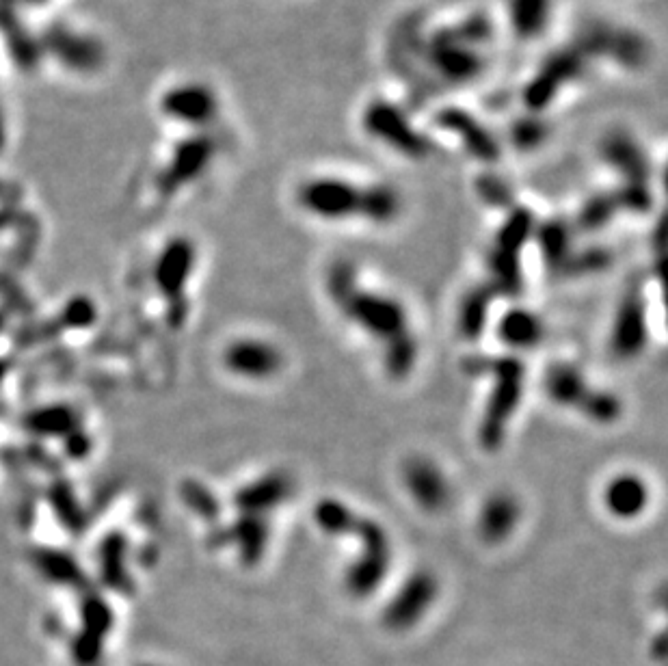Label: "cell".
Returning <instances> with one entry per match:
<instances>
[{
	"label": "cell",
	"mask_w": 668,
	"mask_h": 666,
	"mask_svg": "<svg viewBox=\"0 0 668 666\" xmlns=\"http://www.w3.org/2000/svg\"><path fill=\"white\" fill-rule=\"evenodd\" d=\"M292 478L286 472H269L238 491L236 504L243 513L269 517L292 496Z\"/></svg>",
	"instance_id": "13"
},
{
	"label": "cell",
	"mask_w": 668,
	"mask_h": 666,
	"mask_svg": "<svg viewBox=\"0 0 668 666\" xmlns=\"http://www.w3.org/2000/svg\"><path fill=\"white\" fill-rule=\"evenodd\" d=\"M297 204L305 215L327 223L390 225L403 212V197L394 186L359 184L338 176H316L301 182Z\"/></svg>",
	"instance_id": "3"
},
{
	"label": "cell",
	"mask_w": 668,
	"mask_h": 666,
	"mask_svg": "<svg viewBox=\"0 0 668 666\" xmlns=\"http://www.w3.org/2000/svg\"><path fill=\"white\" fill-rule=\"evenodd\" d=\"M467 368L493 377V390L480 426V444L496 450L504 442L506 424L515 416L524 392V364L515 357H474Z\"/></svg>",
	"instance_id": "4"
},
{
	"label": "cell",
	"mask_w": 668,
	"mask_h": 666,
	"mask_svg": "<svg viewBox=\"0 0 668 666\" xmlns=\"http://www.w3.org/2000/svg\"><path fill=\"white\" fill-rule=\"evenodd\" d=\"M500 340L511 349H532L543 340L545 325L541 318L524 308H515L502 316L498 325Z\"/></svg>",
	"instance_id": "15"
},
{
	"label": "cell",
	"mask_w": 668,
	"mask_h": 666,
	"mask_svg": "<svg viewBox=\"0 0 668 666\" xmlns=\"http://www.w3.org/2000/svg\"><path fill=\"white\" fill-rule=\"evenodd\" d=\"M554 0H506L511 31L517 39H539L552 22Z\"/></svg>",
	"instance_id": "14"
},
{
	"label": "cell",
	"mask_w": 668,
	"mask_h": 666,
	"mask_svg": "<svg viewBox=\"0 0 668 666\" xmlns=\"http://www.w3.org/2000/svg\"><path fill=\"white\" fill-rule=\"evenodd\" d=\"M437 597H439V580L433 571L429 569L411 571L383 606L381 612L383 628L394 634L411 632L433 610Z\"/></svg>",
	"instance_id": "6"
},
{
	"label": "cell",
	"mask_w": 668,
	"mask_h": 666,
	"mask_svg": "<svg viewBox=\"0 0 668 666\" xmlns=\"http://www.w3.org/2000/svg\"><path fill=\"white\" fill-rule=\"evenodd\" d=\"M543 388L552 403L576 409L595 424H614L621 418L623 405L619 398L606 390H595V385L586 381L584 372L571 364L547 368Z\"/></svg>",
	"instance_id": "5"
},
{
	"label": "cell",
	"mask_w": 668,
	"mask_h": 666,
	"mask_svg": "<svg viewBox=\"0 0 668 666\" xmlns=\"http://www.w3.org/2000/svg\"><path fill=\"white\" fill-rule=\"evenodd\" d=\"M521 519V502L511 491H493L480 504L476 517V530L483 543L500 545L509 539Z\"/></svg>",
	"instance_id": "11"
},
{
	"label": "cell",
	"mask_w": 668,
	"mask_h": 666,
	"mask_svg": "<svg viewBox=\"0 0 668 666\" xmlns=\"http://www.w3.org/2000/svg\"><path fill=\"white\" fill-rule=\"evenodd\" d=\"M364 126L372 139L387 143V148L400 154L422 156L429 150L424 145L420 132L413 130L409 119L403 115V111L396 109L394 104L372 102L366 109Z\"/></svg>",
	"instance_id": "9"
},
{
	"label": "cell",
	"mask_w": 668,
	"mask_h": 666,
	"mask_svg": "<svg viewBox=\"0 0 668 666\" xmlns=\"http://www.w3.org/2000/svg\"><path fill=\"white\" fill-rule=\"evenodd\" d=\"M284 364L282 349L264 338H240L225 349V366L247 381H269L282 372Z\"/></svg>",
	"instance_id": "8"
},
{
	"label": "cell",
	"mask_w": 668,
	"mask_h": 666,
	"mask_svg": "<svg viewBox=\"0 0 668 666\" xmlns=\"http://www.w3.org/2000/svg\"><path fill=\"white\" fill-rule=\"evenodd\" d=\"M400 478H403L407 496L420 511L437 515L450 506L452 485L446 472L431 457H409L400 468Z\"/></svg>",
	"instance_id": "7"
},
{
	"label": "cell",
	"mask_w": 668,
	"mask_h": 666,
	"mask_svg": "<svg viewBox=\"0 0 668 666\" xmlns=\"http://www.w3.org/2000/svg\"><path fill=\"white\" fill-rule=\"evenodd\" d=\"M651 491L643 476L623 472L612 476L608 485L604 487V506L606 511L621 519V522H632L640 517L649 506Z\"/></svg>",
	"instance_id": "12"
},
{
	"label": "cell",
	"mask_w": 668,
	"mask_h": 666,
	"mask_svg": "<svg viewBox=\"0 0 668 666\" xmlns=\"http://www.w3.org/2000/svg\"><path fill=\"white\" fill-rule=\"evenodd\" d=\"M491 295L483 288L474 290L470 297L465 299L463 310H461V331L467 338H476L483 331L487 323V310H489Z\"/></svg>",
	"instance_id": "16"
},
{
	"label": "cell",
	"mask_w": 668,
	"mask_h": 666,
	"mask_svg": "<svg viewBox=\"0 0 668 666\" xmlns=\"http://www.w3.org/2000/svg\"><path fill=\"white\" fill-rule=\"evenodd\" d=\"M327 290L338 310L368 338L383 346V362L392 379H405L416 366L418 342L411 331L405 305L379 290L364 288L353 264H333Z\"/></svg>",
	"instance_id": "1"
},
{
	"label": "cell",
	"mask_w": 668,
	"mask_h": 666,
	"mask_svg": "<svg viewBox=\"0 0 668 666\" xmlns=\"http://www.w3.org/2000/svg\"><path fill=\"white\" fill-rule=\"evenodd\" d=\"M316 526L331 537H355L359 556L344 571V589L353 599H368L387 580L392 567V539L377 519L355 513L349 504L323 498L314 506Z\"/></svg>",
	"instance_id": "2"
},
{
	"label": "cell",
	"mask_w": 668,
	"mask_h": 666,
	"mask_svg": "<svg viewBox=\"0 0 668 666\" xmlns=\"http://www.w3.org/2000/svg\"><path fill=\"white\" fill-rule=\"evenodd\" d=\"M612 351L623 359H632L647 344V308L638 290H630L621 299V305L612 325Z\"/></svg>",
	"instance_id": "10"
}]
</instances>
